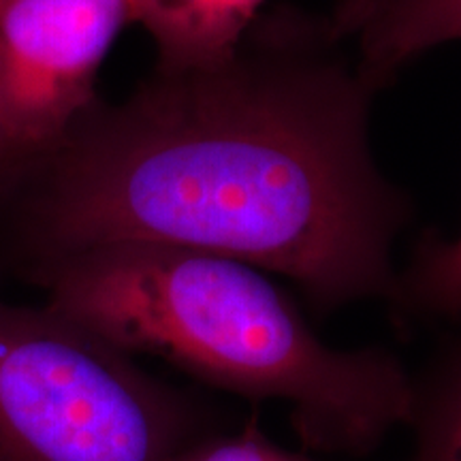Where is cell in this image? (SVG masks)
Segmentation results:
<instances>
[{"instance_id": "obj_1", "label": "cell", "mask_w": 461, "mask_h": 461, "mask_svg": "<svg viewBox=\"0 0 461 461\" xmlns=\"http://www.w3.org/2000/svg\"><path fill=\"white\" fill-rule=\"evenodd\" d=\"M348 43L278 7L221 65L96 99L45 157V255L184 246L285 276L319 312L389 302L412 201L374 157L380 88Z\"/></svg>"}, {"instance_id": "obj_2", "label": "cell", "mask_w": 461, "mask_h": 461, "mask_svg": "<svg viewBox=\"0 0 461 461\" xmlns=\"http://www.w3.org/2000/svg\"><path fill=\"white\" fill-rule=\"evenodd\" d=\"M51 310L129 355H154L207 387L276 400L305 451L367 455L406 425L412 374L380 346L316 336L267 272L194 248L122 241L50 257Z\"/></svg>"}, {"instance_id": "obj_10", "label": "cell", "mask_w": 461, "mask_h": 461, "mask_svg": "<svg viewBox=\"0 0 461 461\" xmlns=\"http://www.w3.org/2000/svg\"><path fill=\"white\" fill-rule=\"evenodd\" d=\"M393 0H336L330 15L331 31L342 41H355V37L372 20L383 14Z\"/></svg>"}, {"instance_id": "obj_4", "label": "cell", "mask_w": 461, "mask_h": 461, "mask_svg": "<svg viewBox=\"0 0 461 461\" xmlns=\"http://www.w3.org/2000/svg\"><path fill=\"white\" fill-rule=\"evenodd\" d=\"M126 0H0V131L20 157L48 154L96 101Z\"/></svg>"}, {"instance_id": "obj_9", "label": "cell", "mask_w": 461, "mask_h": 461, "mask_svg": "<svg viewBox=\"0 0 461 461\" xmlns=\"http://www.w3.org/2000/svg\"><path fill=\"white\" fill-rule=\"evenodd\" d=\"M176 461H319L310 455L276 445L258 428L257 414L241 425L240 429H216L212 434L190 445Z\"/></svg>"}, {"instance_id": "obj_11", "label": "cell", "mask_w": 461, "mask_h": 461, "mask_svg": "<svg viewBox=\"0 0 461 461\" xmlns=\"http://www.w3.org/2000/svg\"><path fill=\"white\" fill-rule=\"evenodd\" d=\"M24 157H20V154L15 152V148L11 146L7 141V137L3 135V131H0V171H3L5 165H11V163H20V160Z\"/></svg>"}, {"instance_id": "obj_3", "label": "cell", "mask_w": 461, "mask_h": 461, "mask_svg": "<svg viewBox=\"0 0 461 461\" xmlns=\"http://www.w3.org/2000/svg\"><path fill=\"white\" fill-rule=\"evenodd\" d=\"M222 428L79 322L0 299V461H176Z\"/></svg>"}, {"instance_id": "obj_5", "label": "cell", "mask_w": 461, "mask_h": 461, "mask_svg": "<svg viewBox=\"0 0 461 461\" xmlns=\"http://www.w3.org/2000/svg\"><path fill=\"white\" fill-rule=\"evenodd\" d=\"M267 0H126L129 24L157 45V71L221 65L261 17Z\"/></svg>"}, {"instance_id": "obj_6", "label": "cell", "mask_w": 461, "mask_h": 461, "mask_svg": "<svg viewBox=\"0 0 461 461\" xmlns=\"http://www.w3.org/2000/svg\"><path fill=\"white\" fill-rule=\"evenodd\" d=\"M461 41V0H393L355 37L363 71L383 90L414 58Z\"/></svg>"}, {"instance_id": "obj_8", "label": "cell", "mask_w": 461, "mask_h": 461, "mask_svg": "<svg viewBox=\"0 0 461 461\" xmlns=\"http://www.w3.org/2000/svg\"><path fill=\"white\" fill-rule=\"evenodd\" d=\"M397 316L411 321H461V235L453 241L425 240L389 299Z\"/></svg>"}, {"instance_id": "obj_7", "label": "cell", "mask_w": 461, "mask_h": 461, "mask_svg": "<svg viewBox=\"0 0 461 461\" xmlns=\"http://www.w3.org/2000/svg\"><path fill=\"white\" fill-rule=\"evenodd\" d=\"M406 461H461V336L412 376Z\"/></svg>"}]
</instances>
